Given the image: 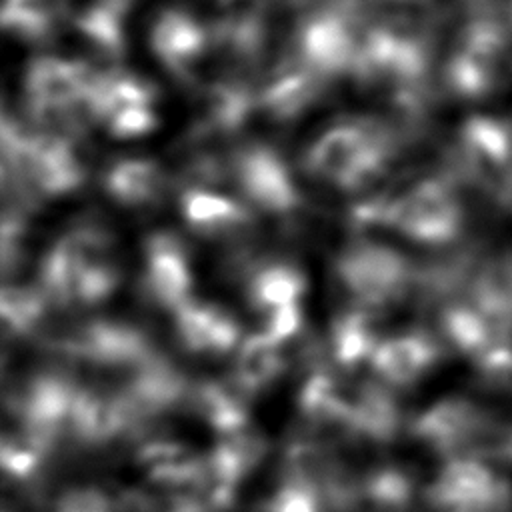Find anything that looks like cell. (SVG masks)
<instances>
[{
	"label": "cell",
	"mask_w": 512,
	"mask_h": 512,
	"mask_svg": "<svg viewBox=\"0 0 512 512\" xmlns=\"http://www.w3.org/2000/svg\"><path fill=\"white\" fill-rule=\"evenodd\" d=\"M408 498L406 480L394 468H376L360 478V506L370 512H398Z\"/></svg>",
	"instance_id": "cell-28"
},
{
	"label": "cell",
	"mask_w": 512,
	"mask_h": 512,
	"mask_svg": "<svg viewBox=\"0 0 512 512\" xmlns=\"http://www.w3.org/2000/svg\"><path fill=\"white\" fill-rule=\"evenodd\" d=\"M308 280L300 266L288 260H270L254 268L246 282L250 308L266 322L274 316L302 310Z\"/></svg>",
	"instance_id": "cell-16"
},
{
	"label": "cell",
	"mask_w": 512,
	"mask_h": 512,
	"mask_svg": "<svg viewBox=\"0 0 512 512\" xmlns=\"http://www.w3.org/2000/svg\"><path fill=\"white\" fill-rule=\"evenodd\" d=\"M350 426L354 436L384 444L398 430V408L384 382L366 380L350 388Z\"/></svg>",
	"instance_id": "cell-20"
},
{
	"label": "cell",
	"mask_w": 512,
	"mask_h": 512,
	"mask_svg": "<svg viewBox=\"0 0 512 512\" xmlns=\"http://www.w3.org/2000/svg\"><path fill=\"white\" fill-rule=\"evenodd\" d=\"M136 458L152 484L188 494L192 492L202 466V456H196L188 446L176 440H150L140 446Z\"/></svg>",
	"instance_id": "cell-19"
},
{
	"label": "cell",
	"mask_w": 512,
	"mask_h": 512,
	"mask_svg": "<svg viewBox=\"0 0 512 512\" xmlns=\"http://www.w3.org/2000/svg\"><path fill=\"white\" fill-rule=\"evenodd\" d=\"M112 254V234L98 224H78L58 236L42 256L38 272V284L52 308H76L84 272Z\"/></svg>",
	"instance_id": "cell-4"
},
{
	"label": "cell",
	"mask_w": 512,
	"mask_h": 512,
	"mask_svg": "<svg viewBox=\"0 0 512 512\" xmlns=\"http://www.w3.org/2000/svg\"><path fill=\"white\" fill-rule=\"evenodd\" d=\"M178 204L188 228L208 240L240 236L254 222L248 204L206 186H186Z\"/></svg>",
	"instance_id": "cell-15"
},
{
	"label": "cell",
	"mask_w": 512,
	"mask_h": 512,
	"mask_svg": "<svg viewBox=\"0 0 512 512\" xmlns=\"http://www.w3.org/2000/svg\"><path fill=\"white\" fill-rule=\"evenodd\" d=\"M324 500L320 490L292 474H284V480L276 486L270 498L264 502L262 512H324Z\"/></svg>",
	"instance_id": "cell-29"
},
{
	"label": "cell",
	"mask_w": 512,
	"mask_h": 512,
	"mask_svg": "<svg viewBox=\"0 0 512 512\" xmlns=\"http://www.w3.org/2000/svg\"><path fill=\"white\" fill-rule=\"evenodd\" d=\"M382 338L378 336L376 310L354 304L332 320L330 352L342 368H354L362 362L370 364V358Z\"/></svg>",
	"instance_id": "cell-22"
},
{
	"label": "cell",
	"mask_w": 512,
	"mask_h": 512,
	"mask_svg": "<svg viewBox=\"0 0 512 512\" xmlns=\"http://www.w3.org/2000/svg\"><path fill=\"white\" fill-rule=\"evenodd\" d=\"M426 356V346L416 336L382 338L370 358V368L386 386H404L420 374Z\"/></svg>",
	"instance_id": "cell-25"
},
{
	"label": "cell",
	"mask_w": 512,
	"mask_h": 512,
	"mask_svg": "<svg viewBox=\"0 0 512 512\" xmlns=\"http://www.w3.org/2000/svg\"><path fill=\"white\" fill-rule=\"evenodd\" d=\"M132 428L120 388L78 386L68 420V436L84 446H102Z\"/></svg>",
	"instance_id": "cell-14"
},
{
	"label": "cell",
	"mask_w": 512,
	"mask_h": 512,
	"mask_svg": "<svg viewBox=\"0 0 512 512\" xmlns=\"http://www.w3.org/2000/svg\"><path fill=\"white\" fill-rule=\"evenodd\" d=\"M52 346L96 366L128 370H134L156 354L150 338L140 326L118 318H92L78 322L66 332L54 336Z\"/></svg>",
	"instance_id": "cell-5"
},
{
	"label": "cell",
	"mask_w": 512,
	"mask_h": 512,
	"mask_svg": "<svg viewBox=\"0 0 512 512\" xmlns=\"http://www.w3.org/2000/svg\"><path fill=\"white\" fill-rule=\"evenodd\" d=\"M370 26L360 0H322L298 20L292 52L330 82L352 72Z\"/></svg>",
	"instance_id": "cell-2"
},
{
	"label": "cell",
	"mask_w": 512,
	"mask_h": 512,
	"mask_svg": "<svg viewBox=\"0 0 512 512\" xmlns=\"http://www.w3.org/2000/svg\"><path fill=\"white\" fill-rule=\"evenodd\" d=\"M50 308L52 304L38 282H12L2 288V324L14 336H28L36 332L44 324Z\"/></svg>",
	"instance_id": "cell-26"
},
{
	"label": "cell",
	"mask_w": 512,
	"mask_h": 512,
	"mask_svg": "<svg viewBox=\"0 0 512 512\" xmlns=\"http://www.w3.org/2000/svg\"><path fill=\"white\" fill-rule=\"evenodd\" d=\"M166 182L162 166L150 158H122L110 164L102 176L106 194L130 210L158 204L166 192Z\"/></svg>",
	"instance_id": "cell-18"
},
{
	"label": "cell",
	"mask_w": 512,
	"mask_h": 512,
	"mask_svg": "<svg viewBox=\"0 0 512 512\" xmlns=\"http://www.w3.org/2000/svg\"><path fill=\"white\" fill-rule=\"evenodd\" d=\"M50 512H116V502L100 488L78 486L66 490Z\"/></svg>",
	"instance_id": "cell-31"
},
{
	"label": "cell",
	"mask_w": 512,
	"mask_h": 512,
	"mask_svg": "<svg viewBox=\"0 0 512 512\" xmlns=\"http://www.w3.org/2000/svg\"><path fill=\"white\" fill-rule=\"evenodd\" d=\"M328 82L308 68L292 50L282 56L262 78L258 88V108L280 122L298 118L322 94Z\"/></svg>",
	"instance_id": "cell-12"
},
{
	"label": "cell",
	"mask_w": 512,
	"mask_h": 512,
	"mask_svg": "<svg viewBox=\"0 0 512 512\" xmlns=\"http://www.w3.org/2000/svg\"><path fill=\"white\" fill-rule=\"evenodd\" d=\"M50 450L52 448L46 446L40 438L24 430L20 424H14V428L6 430L2 436L0 464L6 476L22 482L34 476Z\"/></svg>",
	"instance_id": "cell-27"
},
{
	"label": "cell",
	"mask_w": 512,
	"mask_h": 512,
	"mask_svg": "<svg viewBox=\"0 0 512 512\" xmlns=\"http://www.w3.org/2000/svg\"><path fill=\"white\" fill-rule=\"evenodd\" d=\"M148 40L160 64L180 80H192L214 46L212 30L184 8H164L154 18Z\"/></svg>",
	"instance_id": "cell-8"
},
{
	"label": "cell",
	"mask_w": 512,
	"mask_h": 512,
	"mask_svg": "<svg viewBox=\"0 0 512 512\" xmlns=\"http://www.w3.org/2000/svg\"><path fill=\"white\" fill-rule=\"evenodd\" d=\"M96 76L98 70L80 60L38 56L28 62L24 72L26 104L86 106V98L96 82Z\"/></svg>",
	"instance_id": "cell-13"
},
{
	"label": "cell",
	"mask_w": 512,
	"mask_h": 512,
	"mask_svg": "<svg viewBox=\"0 0 512 512\" xmlns=\"http://www.w3.org/2000/svg\"><path fill=\"white\" fill-rule=\"evenodd\" d=\"M134 0H90L76 16L80 36L102 56L120 58L126 48V18Z\"/></svg>",
	"instance_id": "cell-21"
},
{
	"label": "cell",
	"mask_w": 512,
	"mask_h": 512,
	"mask_svg": "<svg viewBox=\"0 0 512 512\" xmlns=\"http://www.w3.org/2000/svg\"><path fill=\"white\" fill-rule=\"evenodd\" d=\"M228 172L248 206L276 216L300 208V188L284 158L266 144H244L232 152Z\"/></svg>",
	"instance_id": "cell-6"
},
{
	"label": "cell",
	"mask_w": 512,
	"mask_h": 512,
	"mask_svg": "<svg viewBox=\"0 0 512 512\" xmlns=\"http://www.w3.org/2000/svg\"><path fill=\"white\" fill-rule=\"evenodd\" d=\"M144 290L154 304L174 314L192 300L194 272L184 242L166 230L144 242Z\"/></svg>",
	"instance_id": "cell-9"
},
{
	"label": "cell",
	"mask_w": 512,
	"mask_h": 512,
	"mask_svg": "<svg viewBox=\"0 0 512 512\" xmlns=\"http://www.w3.org/2000/svg\"><path fill=\"white\" fill-rule=\"evenodd\" d=\"M66 0H4L2 26L26 42H44L58 30Z\"/></svg>",
	"instance_id": "cell-24"
},
{
	"label": "cell",
	"mask_w": 512,
	"mask_h": 512,
	"mask_svg": "<svg viewBox=\"0 0 512 512\" xmlns=\"http://www.w3.org/2000/svg\"><path fill=\"white\" fill-rule=\"evenodd\" d=\"M76 390L78 384L64 372L42 370L32 374L18 388L14 398L16 424L52 448L64 434H68Z\"/></svg>",
	"instance_id": "cell-7"
},
{
	"label": "cell",
	"mask_w": 512,
	"mask_h": 512,
	"mask_svg": "<svg viewBox=\"0 0 512 512\" xmlns=\"http://www.w3.org/2000/svg\"><path fill=\"white\" fill-rule=\"evenodd\" d=\"M104 124L116 138H138L158 126V116L152 106H128L114 112Z\"/></svg>",
	"instance_id": "cell-30"
},
{
	"label": "cell",
	"mask_w": 512,
	"mask_h": 512,
	"mask_svg": "<svg viewBox=\"0 0 512 512\" xmlns=\"http://www.w3.org/2000/svg\"><path fill=\"white\" fill-rule=\"evenodd\" d=\"M334 272L354 304L376 312L398 300L408 280L404 258L384 242L368 238L344 244L336 254Z\"/></svg>",
	"instance_id": "cell-3"
},
{
	"label": "cell",
	"mask_w": 512,
	"mask_h": 512,
	"mask_svg": "<svg viewBox=\"0 0 512 512\" xmlns=\"http://www.w3.org/2000/svg\"><path fill=\"white\" fill-rule=\"evenodd\" d=\"M394 132L376 116L346 118L306 148L302 164L306 174L346 192H358L384 176L394 156Z\"/></svg>",
	"instance_id": "cell-1"
},
{
	"label": "cell",
	"mask_w": 512,
	"mask_h": 512,
	"mask_svg": "<svg viewBox=\"0 0 512 512\" xmlns=\"http://www.w3.org/2000/svg\"><path fill=\"white\" fill-rule=\"evenodd\" d=\"M252 398L230 374L194 384L188 404L218 436H226L248 426Z\"/></svg>",
	"instance_id": "cell-17"
},
{
	"label": "cell",
	"mask_w": 512,
	"mask_h": 512,
	"mask_svg": "<svg viewBox=\"0 0 512 512\" xmlns=\"http://www.w3.org/2000/svg\"><path fill=\"white\" fill-rule=\"evenodd\" d=\"M120 392L134 428L186 404L192 384L170 360L154 354L130 370L128 382Z\"/></svg>",
	"instance_id": "cell-10"
},
{
	"label": "cell",
	"mask_w": 512,
	"mask_h": 512,
	"mask_svg": "<svg viewBox=\"0 0 512 512\" xmlns=\"http://www.w3.org/2000/svg\"><path fill=\"white\" fill-rule=\"evenodd\" d=\"M172 318L176 340L192 356L220 358L234 354L244 338L236 316L216 302L192 298Z\"/></svg>",
	"instance_id": "cell-11"
},
{
	"label": "cell",
	"mask_w": 512,
	"mask_h": 512,
	"mask_svg": "<svg viewBox=\"0 0 512 512\" xmlns=\"http://www.w3.org/2000/svg\"><path fill=\"white\" fill-rule=\"evenodd\" d=\"M286 370L284 346L262 332L242 338L234 352L232 378L252 396L270 388Z\"/></svg>",
	"instance_id": "cell-23"
}]
</instances>
